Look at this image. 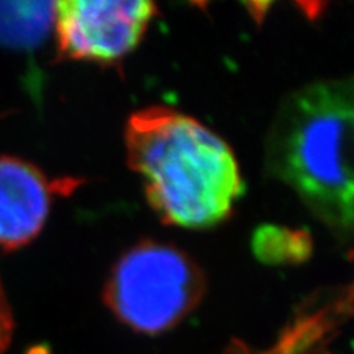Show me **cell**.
<instances>
[{"instance_id": "6", "label": "cell", "mask_w": 354, "mask_h": 354, "mask_svg": "<svg viewBox=\"0 0 354 354\" xmlns=\"http://www.w3.org/2000/svg\"><path fill=\"white\" fill-rule=\"evenodd\" d=\"M55 25V3L0 2V43L30 48L46 37Z\"/></svg>"}, {"instance_id": "4", "label": "cell", "mask_w": 354, "mask_h": 354, "mask_svg": "<svg viewBox=\"0 0 354 354\" xmlns=\"http://www.w3.org/2000/svg\"><path fill=\"white\" fill-rule=\"evenodd\" d=\"M156 10V6L146 0L56 2L59 53L69 59L113 63L135 50Z\"/></svg>"}, {"instance_id": "2", "label": "cell", "mask_w": 354, "mask_h": 354, "mask_svg": "<svg viewBox=\"0 0 354 354\" xmlns=\"http://www.w3.org/2000/svg\"><path fill=\"white\" fill-rule=\"evenodd\" d=\"M353 131V79H331L292 92L264 146L266 172L342 241L351 240L354 223Z\"/></svg>"}, {"instance_id": "3", "label": "cell", "mask_w": 354, "mask_h": 354, "mask_svg": "<svg viewBox=\"0 0 354 354\" xmlns=\"http://www.w3.org/2000/svg\"><path fill=\"white\" fill-rule=\"evenodd\" d=\"M205 287L202 269L187 253L146 240L130 248L113 266L104 300L123 325L158 335L194 312Z\"/></svg>"}, {"instance_id": "5", "label": "cell", "mask_w": 354, "mask_h": 354, "mask_svg": "<svg viewBox=\"0 0 354 354\" xmlns=\"http://www.w3.org/2000/svg\"><path fill=\"white\" fill-rule=\"evenodd\" d=\"M55 185L19 158H0V248L19 250L38 236L51 210Z\"/></svg>"}, {"instance_id": "7", "label": "cell", "mask_w": 354, "mask_h": 354, "mask_svg": "<svg viewBox=\"0 0 354 354\" xmlns=\"http://www.w3.org/2000/svg\"><path fill=\"white\" fill-rule=\"evenodd\" d=\"M13 335V315L12 308L8 305L6 290L0 282V354L7 351Z\"/></svg>"}, {"instance_id": "1", "label": "cell", "mask_w": 354, "mask_h": 354, "mask_svg": "<svg viewBox=\"0 0 354 354\" xmlns=\"http://www.w3.org/2000/svg\"><path fill=\"white\" fill-rule=\"evenodd\" d=\"M125 148L146 201L167 225L215 227L228 218L245 190L227 141L174 109L154 105L131 113Z\"/></svg>"}]
</instances>
